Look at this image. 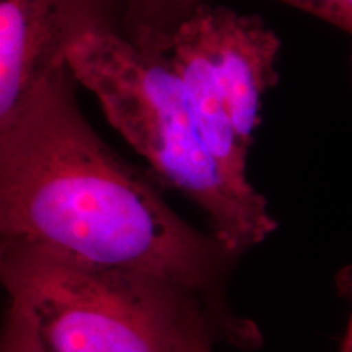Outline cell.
I'll return each instance as SVG.
<instances>
[{"mask_svg":"<svg viewBox=\"0 0 352 352\" xmlns=\"http://www.w3.org/2000/svg\"><path fill=\"white\" fill-rule=\"evenodd\" d=\"M279 51L280 39L259 16L206 3L176 32L171 60L197 116L230 122L250 151L263 95L279 82Z\"/></svg>","mask_w":352,"mask_h":352,"instance_id":"cell-4","label":"cell"},{"mask_svg":"<svg viewBox=\"0 0 352 352\" xmlns=\"http://www.w3.org/2000/svg\"><path fill=\"white\" fill-rule=\"evenodd\" d=\"M219 340V333L209 321H197L183 334L178 352H214L212 347Z\"/></svg>","mask_w":352,"mask_h":352,"instance_id":"cell-9","label":"cell"},{"mask_svg":"<svg viewBox=\"0 0 352 352\" xmlns=\"http://www.w3.org/2000/svg\"><path fill=\"white\" fill-rule=\"evenodd\" d=\"M0 279L8 303L32 318L47 352H178L197 321L212 323L236 349L261 344L253 321L222 318L178 285L36 246L0 241Z\"/></svg>","mask_w":352,"mask_h":352,"instance_id":"cell-3","label":"cell"},{"mask_svg":"<svg viewBox=\"0 0 352 352\" xmlns=\"http://www.w3.org/2000/svg\"><path fill=\"white\" fill-rule=\"evenodd\" d=\"M67 65L158 183L199 208L226 248L241 256L276 232L266 197L233 186L210 155L166 52L91 32L74 44Z\"/></svg>","mask_w":352,"mask_h":352,"instance_id":"cell-2","label":"cell"},{"mask_svg":"<svg viewBox=\"0 0 352 352\" xmlns=\"http://www.w3.org/2000/svg\"><path fill=\"white\" fill-rule=\"evenodd\" d=\"M91 32H108L91 0H0V126Z\"/></svg>","mask_w":352,"mask_h":352,"instance_id":"cell-5","label":"cell"},{"mask_svg":"<svg viewBox=\"0 0 352 352\" xmlns=\"http://www.w3.org/2000/svg\"><path fill=\"white\" fill-rule=\"evenodd\" d=\"M0 352H47L32 318L13 303L7 305Z\"/></svg>","mask_w":352,"mask_h":352,"instance_id":"cell-7","label":"cell"},{"mask_svg":"<svg viewBox=\"0 0 352 352\" xmlns=\"http://www.w3.org/2000/svg\"><path fill=\"white\" fill-rule=\"evenodd\" d=\"M64 65L0 126V241L166 280L240 323L227 300L235 261L179 217L148 176L101 140Z\"/></svg>","mask_w":352,"mask_h":352,"instance_id":"cell-1","label":"cell"},{"mask_svg":"<svg viewBox=\"0 0 352 352\" xmlns=\"http://www.w3.org/2000/svg\"><path fill=\"white\" fill-rule=\"evenodd\" d=\"M336 287L341 297H344L349 302V320H347V328L344 340H342L341 352H352V263L338 272L336 276Z\"/></svg>","mask_w":352,"mask_h":352,"instance_id":"cell-10","label":"cell"},{"mask_svg":"<svg viewBox=\"0 0 352 352\" xmlns=\"http://www.w3.org/2000/svg\"><path fill=\"white\" fill-rule=\"evenodd\" d=\"M109 33L135 47L171 51L176 32L197 8L210 0H91Z\"/></svg>","mask_w":352,"mask_h":352,"instance_id":"cell-6","label":"cell"},{"mask_svg":"<svg viewBox=\"0 0 352 352\" xmlns=\"http://www.w3.org/2000/svg\"><path fill=\"white\" fill-rule=\"evenodd\" d=\"M328 21L352 38V0H279Z\"/></svg>","mask_w":352,"mask_h":352,"instance_id":"cell-8","label":"cell"}]
</instances>
